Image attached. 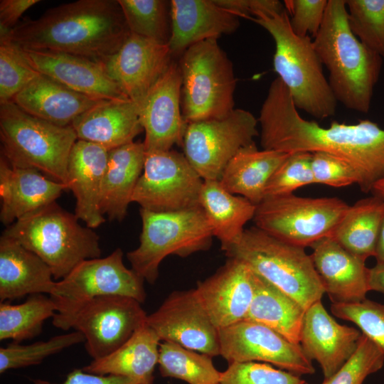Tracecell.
<instances>
[{"mask_svg": "<svg viewBox=\"0 0 384 384\" xmlns=\"http://www.w3.org/2000/svg\"><path fill=\"white\" fill-rule=\"evenodd\" d=\"M311 160L310 153L289 154L270 178L265 198L292 194L300 187L314 183Z\"/></svg>", "mask_w": 384, "mask_h": 384, "instance_id": "7bdbcfd3", "label": "cell"}, {"mask_svg": "<svg viewBox=\"0 0 384 384\" xmlns=\"http://www.w3.org/2000/svg\"><path fill=\"white\" fill-rule=\"evenodd\" d=\"M56 281L36 254L10 238H0V302L52 294Z\"/></svg>", "mask_w": 384, "mask_h": 384, "instance_id": "4316f807", "label": "cell"}, {"mask_svg": "<svg viewBox=\"0 0 384 384\" xmlns=\"http://www.w3.org/2000/svg\"><path fill=\"white\" fill-rule=\"evenodd\" d=\"M66 184L33 169L12 166L0 158V220L6 227L21 218L46 206L60 197Z\"/></svg>", "mask_w": 384, "mask_h": 384, "instance_id": "cb8c5ba5", "label": "cell"}, {"mask_svg": "<svg viewBox=\"0 0 384 384\" xmlns=\"http://www.w3.org/2000/svg\"><path fill=\"white\" fill-rule=\"evenodd\" d=\"M170 17L168 46L173 56H181L198 42L230 34L240 26L239 18L214 0H171Z\"/></svg>", "mask_w": 384, "mask_h": 384, "instance_id": "603a6c76", "label": "cell"}, {"mask_svg": "<svg viewBox=\"0 0 384 384\" xmlns=\"http://www.w3.org/2000/svg\"><path fill=\"white\" fill-rule=\"evenodd\" d=\"M384 198L373 195L349 206L331 237L352 254L364 260L375 256Z\"/></svg>", "mask_w": 384, "mask_h": 384, "instance_id": "836d02e7", "label": "cell"}, {"mask_svg": "<svg viewBox=\"0 0 384 384\" xmlns=\"http://www.w3.org/2000/svg\"><path fill=\"white\" fill-rule=\"evenodd\" d=\"M178 65L181 74V110L188 124L228 115L234 108L237 79L232 62L210 38L185 50Z\"/></svg>", "mask_w": 384, "mask_h": 384, "instance_id": "ba28073f", "label": "cell"}, {"mask_svg": "<svg viewBox=\"0 0 384 384\" xmlns=\"http://www.w3.org/2000/svg\"><path fill=\"white\" fill-rule=\"evenodd\" d=\"M40 74L21 46L8 38H0V103L12 101Z\"/></svg>", "mask_w": 384, "mask_h": 384, "instance_id": "ab89813d", "label": "cell"}, {"mask_svg": "<svg viewBox=\"0 0 384 384\" xmlns=\"http://www.w3.org/2000/svg\"><path fill=\"white\" fill-rule=\"evenodd\" d=\"M142 230L139 246L127 253L132 269L154 284L161 262L169 255L186 257L207 250L213 235L201 207L166 212L140 208Z\"/></svg>", "mask_w": 384, "mask_h": 384, "instance_id": "9c48e42d", "label": "cell"}, {"mask_svg": "<svg viewBox=\"0 0 384 384\" xmlns=\"http://www.w3.org/2000/svg\"><path fill=\"white\" fill-rule=\"evenodd\" d=\"M173 57L168 44L131 33L117 52L98 62L122 92L139 105L168 70Z\"/></svg>", "mask_w": 384, "mask_h": 384, "instance_id": "e0dca14e", "label": "cell"}, {"mask_svg": "<svg viewBox=\"0 0 384 384\" xmlns=\"http://www.w3.org/2000/svg\"><path fill=\"white\" fill-rule=\"evenodd\" d=\"M313 43L328 70V82L337 102L349 110L368 113L383 58L351 31L346 0H328L323 22Z\"/></svg>", "mask_w": 384, "mask_h": 384, "instance_id": "3957f363", "label": "cell"}, {"mask_svg": "<svg viewBox=\"0 0 384 384\" xmlns=\"http://www.w3.org/2000/svg\"><path fill=\"white\" fill-rule=\"evenodd\" d=\"M369 286L370 291L384 294V264L377 263L370 268Z\"/></svg>", "mask_w": 384, "mask_h": 384, "instance_id": "f907efd6", "label": "cell"}, {"mask_svg": "<svg viewBox=\"0 0 384 384\" xmlns=\"http://www.w3.org/2000/svg\"><path fill=\"white\" fill-rule=\"evenodd\" d=\"M300 375L259 362L228 364L220 384H305Z\"/></svg>", "mask_w": 384, "mask_h": 384, "instance_id": "ee69618b", "label": "cell"}, {"mask_svg": "<svg viewBox=\"0 0 384 384\" xmlns=\"http://www.w3.org/2000/svg\"><path fill=\"white\" fill-rule=\"evenodd\" d=\"M327 4L328 0L284 1L293 31L299 36L314 38L323 22Z\"/></svg>", "mask_w": 384, "mask_h": 384, "instance_id": "bcb514c9", "label": "cell"}, {"mask_svg": "<svg viewBox=\"0 0 384 384\" xmlns=\"http://www.w3.org/2000/svg\"><path fill=\"white\" fill-rule=\"evenodd\" d=\"M82 342H85L84 336L74 331L31 344L11 343L0 348V373L38 365L49 356Z\"/></svg>", "mask_w": 384, "mask_h": 384, "instance_id": "74e56055", "label": "cell"}, {"mask_svg": "<svg viewBox=\"0 0 384 384\" xmlns=\"http://www.w3.org/2000/svg\"><path fill=\"white\" fill-rule=\"evenodd\" d=\"M253 272L254 297L245 318L299 344L305 309L294 299Z\"/></svg>", "mask_w": 384, "mask_h": 384, "instance_id": "d6a6232c", "label": "cell"}, {"mask_svg": "<svg viewBox=\"0 0 384 384\" xmlns=\"http://www.w3.org/2000/svg\"><path fill=\"white\" fill-rule=\"evenodd\" d=\"M117 1L131 33L168 44L171 36L170 1Z\"/></svg>", "mask_w": 384, "mask_h": 384, "instance_id": "8d00e7d4", "label": "cell"}, {"mask_svg": "<svg viewBox=\"0 0 384 384\" xmlns=\"http://www.w3.org/2000/svg\"><path fill=\"white\" fill-rule=\"evenodd\" d=\"M212 358L175 343L163 341L159 346L158 365L162 377L188 384H220L222 372L214 366Z\"/></svg>", "mask_w": 384, "mask_h": 384, "instance_id": "d590c367", "label": "cell"}, {"mask_svg": "<svg viewBox=\"0 0 384 384\" xmlns=\"http://www.w3.org/2000/svg\"><path fill=\"white\" fill-rule=\"evenodd\" d=\"M223 251L228 258L245 263L305 310L325 294L304 247L283 242L255 226L245 229L240 240Z\"/></svg>", "mask_w": 384, "mask_h": 384, "instance_id": "52a82bcc", "label": "cell"}, {"mask_svg": "<svg viewBox=\"0 0 384 384\" xmlns=\"http://www.w3.org/2000/svg\"><path fill=\"white\" fill-rule=\"evenodd\" d=\"M305 384H310V383H308L306 382Z\"/></svg>", "mask_w": 384, "mask_h": 384, "instance_id": "db71d44e", "label": "cell"}, {"mask_svg": "<svg viewBox=\"0 0 384 384\" xmlns=\"http://www.w3.org/2000/svg\"><path fill=\"white\" fill-rule=\"evenodd\" d=\"M23 50L38 72L71 90L105 100L129 99L97 60L58 51Z\"/></svg>", "mask_w": 384, "mask_h": 384, "instance_id": "44dd1931", "label": "cell"}, {"mask_svg": "<svg viewBox=\"0 0 384 384\" xmlns=\"http://www.w3.org/2000/svg\"><path fill=\"white\" fill-rule=\"evenodd\" d=\"M349 206L336 197L293 193L266 197L256 206L255 226L287 243L306 247L331 237Z\"/></svg>", "mask_w": 384, "mask_h": 384, "instance_id": "30bf717a", "label": "cell"}, {"mask_svg": "<svg viewBox=\"0 0 384 384\" xmlns=\"http://www.w3.org/2000/svg\"><path fill=\"white\" fill-rule=\"evenodd\" d=\"M374 257L377 263L384 264V213L380 225Z\"/></svg>", "mask_w": 384, "mask_h": 384, "instance_id": "816d5d0a", "label": "cell"}, {"mask_svg": "<svg viewBox=\"0 0 384 384\" xmlns=\"http://www.w3.org/2000/svg\"><path fill=\"white\" fill-rule=\"evenodd\" d=\"M250 20L272 37L274 71L289 92L297 109L320 119L334 116L338 102L324 74L313 39L293 31L285 7L258 12Z\"/></svg>", "mask_w": 384, "mask_h": 384, "instance_id": "277c9868", "label": "cell"}, {"mask_svg": "<svg viewBox=\"0 0 384 384\" xmlns=\"http://www.w3.org/2000/svg\"><path fill=\"white\" fill-rule=\"evenodd\" d=\"M219 6L239 17L249 19L258 12L278 10L284 7L278 0H214Z\"/></svg>", "mask_w": 384, "mask_h": 384, "instance_id": "7dc6e473", "label": "cell"}, {"mask_svg": "<svg viewBox=\"0 0 384 384\" xmlns=\"http://www.w3.org/2000/svg\"><path fill=\"white\" fill-rule=\"evenodd\" d=\"M103 100L76 92L40 74L12 102L34 117L57 125L68 126Z\"/></svg>", "mask_w": 384, "mask_h": 384, "instance_id": "83f0119b", "label": "cell"}, {"mask_svg": "<svg viewBox=\"0 0 384 384\" xmlns=\"http://www.w3.org/2000/svg\"><path fill=\"white\" fill-rule=\"evenodd\" d=\"M78 220L53 202L7 226L1 236L36 254L60 280L82 261L101 257L99 235Z\"/></svg>", "mask_w": 384, "mask_h": 384, "instance_id": "5b68a950", "label": "cell"}, {"mask_svg": "<svg viewBox=\"0 0 384 384\" xmlns=\"http://www.w3.org/2000/svg\"><path fill=\"white\" fill-rule=\"evenodd\" d=\"M371 192L373 193V195H376L384 198V177L374 184Z\"/></svg>", "mask_w": 384, "mask_h": 384, "instance_id": "f5cc1de1", "label": "cell"}, {"mask_svg": "<svg viewBox=\"0 0 384 384\" xmlns=\"http://www.w3.org/2000/svg\"><path fill=\"white\" fill-rule=\"evenodd\" d=\"M348 21L353 35L384 58V0H346Z\"/></svg>", "mask_w": 384, "mask_h": 384, "instance_id": "f35d334b", "label": "cell"}, {"mask_svg": "<svg viewBox=\"0 0 384 384\" xmlns=\"http://www.w3.org/2000/svg\"><path fill=\"white\" fill-rule=\"evenodd\" d=\"M146 322L161 341L211 357L220 356L218 329L195 289L171 293L154 312L147 315Z\"/></svg>", "mask_w": 384, "mask_h": 384, "instance_id": "2e32d148", "label": "cell"}, {"mask_svg": "<svg viewBox=\"0 0 384 384\" xmlns=\"http://www.w3.org/2000/svg\"><path fill=\"white\" fill-rule=\"evenodd\" d=\"M146 316L137 300L108 295L92 299L66 313H55L52 324L62 330L80 332L87 354L95 360L119 348L146 323Z\"/></svg>", "mask_w": 384, "mask_h": 384, "instance_id": "8fae6325", "label": "cell"}, {"mask_svg": "<svg viewBox=\"0 0 384 384\" xmlns=\"http://www.w3.org/2000/svg\"><path fill=\"white\" fill-rule=\"evenodd\" d=\"M220 356L228 364L262 362L298 375L315 373L300 344L260 323L244 319L218 329Z\"/></svg>", "mask_w": 384, "mask_h": 384, "instance_id": "9a60e30c", "label": "cell"}, {"mask_svg": "<svg viewBox=\"0 0 384 384\" xmlns=\"http://www.w3.org/2000/svg\"><path fill=\"white\" fill-rule=\"evenodd\" d=\"M335 316L355 324L384 353V304L365 299L353 303H332Z\"/></svg>", "mask_w": 384, "mask_h": 384, "instance_id": "60d3db41", "label": "cell"}, {"mask_svg": "<svg viewBox=\"0 0 384 384\" xmlns=\"http://www.w3.org/2000/svg\"><path fill=\"white\" fill-rule=\"evenodd\" d=\"M146 151L143 142H131L109 151L100 198V210L110 220L127 215L142 174Z\"/></svg>", "mask_w": 384, "mask_h": 384, "instance_id": "f1b7e54d", "label": "cell"}, {"mask_svg": "<svg viewBox=\"0 0 384 384\" xmlns=\"http://www.w3.org/2000/svg\"><path fill=\"white\" fill-rule=\"evenodd\" d=\"M123 255L117 248L105 257L84 260L57 281L50 295L56 313H66L92 299L108 295L128 297L144 303V279L125 266Z\"/></svg>", "mask_w": 384, "mask_h": 384, "instance_id": "4fadbf2b", "label": "cell"}, {"mask_svg": "<svg viewBox=\"0 0 384 384\" xmlns=\"http://www.w3.org/2000/svg\"><path fill=\"white\" fill-rule=\"evenodd\" d=\"M200 206L222 250L240 240L256 210L248 199L230 193L215 180L203 181Z\"/></svg>", "mask_w": 384, "mask_h": 384, "instance_id": "1f68e13d", "label": "cell"}, {"mask_svg": "<svg viewBox=\"0 0 384 384\" xmlns=\"http://www.w3.org/2000/svg\"><path fill=\"white\" fill-rule=\"evenodd\" d=\"M262 149L287 154L324 152L351 164L359 187L372 191L384 177V129L370 120L354 124L334 121L328 127L304 119L277 77L270 84L257 119Z\"/></svg>", "mask_w": 384, "mask_h": 384, "instance_id": "6da1fadb", "label": "cell"}, {"mask_svg": "<svg viewBox=\"0 0 384 384\" xmlns=\"http://www.w3.org/2000/svg\"><path fill=\"white\" fill-rule=\"evenodd\" d=\"M203 183L183 153L174 150L146 153L132 202L155 212L201 207Z\"/></svg>", "mask_w": 384, "mask_h": 384, "instance_id": "5bb4252c", "label": "cell"}, {"mask_svg": "<svg viewBox=\"0 0 384 384\" xmlns=\"http://www.w3.org/2000/svg\"><path fill=\"white\" fill-rule=\"evenodd\" d=\"M57 311L52 298L43 294L30 295L19 304L0 303V340L20 343L38 336L44 322Z\"/></svg>", "mask_w": 384, "mask_h": 384, "instance_id": "e575fe53", "label": "cell"}, {"mask_svg": "<svg viewBox=\"0 0 384 384\" xmlns=\"http://www.w3.org/2000/svg\"><path fill=\"white\" fill-rule=\"evenodd\" d=\"M311 168L314 183L339 188L360 183V177L351 164L327 153L311 154Z\"/></svg>", "mask_w": 384, "mask_h": 384, "instance_id": "f6af8a7d", "label": "cell"}, {"mask_svg": "<svg viewBox=\"0 0 384 384\" xmlns=\"http://www.w3.org/2000/svg\"><path fill=\"white\" fill-rule=\"evenodd\" d=\"M310 255L321 282L332 303H353L366 299L370 269L366 260L346 250L332 238L312 246Z\"/></svg>", "mask_w": 384, "mask_h": 384, "instance_id": "7402d4cb", "label": "cell"}, {"mask_svg": "<svg viewBox=\"0 0 384 384\" xmlns=\"http://www.w3.org/2000/svg\"><path fill=\"white\" fill-rule=\"evenodd\" d=\"M78 139L109 151L133 142L144 129L137 105L129 99L103 100L71 124Z\"/></svg>", "mask_w": 384, "mask_h": 384, "instance_id": "484cf974", "label": "cell"}, {"mask_svg": "<svg viewBox=\"0 0 384 384\" xmlns=\"http://www.w3.org/2000/svg\"><path fill=\"white\" fill-rule=\"evenodd\" d=\"M160 341V338L146 322L114 352L92 360L82 369L99 375L126 377L137 384H154Z\"/></svg>", "mask_w": 384, "mask_h": 384, "instance_id": "f546056e", "label": "cell"}, {"mask_svg": "<svg viewBox=\"0 0 384 384\" xmlns=\"http://www.w3.org/2000/svg\"><path fill=\"white\" fill-rule=\"evenodd\" d=\"M130 34L117 0H79L24 21L4 38L23 49L63 52L98 61L117 52Z\"/></svg>", "mask_w": 384, "mask_h": 384, "instance_id": "7a4b0ae2", "label": "cell"}, {"mask_svg": "<svg viewBox=\"0 0 384 384\" xmlns=\"http://www.w3.org/2000/svg\"><path fill=\"white\" fill-rule=\"evenodd\" d=\"M1 156L12 166L33 169L68 186V163L78 140L72 125L34 117L9 101L0 103Z\"/></svg>", "mask_w": 384, "mask_h": 384, "instance_id": "8992f818", "label": "cell"}, {"mask_svg": "<svg viewBox=\"0 0 384 384\" xmlns=\"http://www.w3.org/2000/svg\"><path fill=\"white\" fill-rule=\"evenodd\" d=\"M257 123L242 109H234L223 118L188 123L181 144L183 154L203 181H219L231 159L255 143Z\"/></svg>", "mask_w": 384, "mask_h": 384, "instance_id": "7c38bea8", "label": "cell"}, {"mask_svg": "<svg viewBox=\"0 0 384 384\" xmlns=\"http://www.w3.org/2000/svg\"><path fill=\"white\" fill-rule=\"evenodd\" d=\"M109 150L78 139L68 163V187L75 196V215L90 228L105 221L100 210L102 184L107 166Z\"/></svg>", "mask_w": 384, "mask_h": 384, "instance_id": "d4e9b609", "label": "cell"}, {"mask_svg": "<svg viewBox=\"0 0 384 384\" xmlns=\"http://www.w3.org/2000/svg\"><path fill=\"white\" fill-rule=\"evenodd\" d=\"M361 335L357 329L338 324L319 300L305 311L299 344L311 361L318 362L326 379L353 356Z\"/></svg>", "mask_w": 384, "mask_h": 384, "instance_id": "ffe728a7", "label": "cell"}, {"mask_svg": "<svg viewBox=\"0 0 384 384\" xmlns=\"http://www.w3.org/2000/svg\"><path fill=\"white\" fill-rule=\"evenodd\" d=\"M384 364V353L362 334L353 356L333 375L321 384H363Z\"/></svg>", "mask_w": 384, "mask_h": 384, "instance_id": "b9f144b4", "label": "cell"}, {"mask_svg": "<svg viewBox=\"0 0 384 384\" xmlns=\"http://www.w3.org/2000/svg\"><path fill=\"white\" fill-rule=\"evenodd\" d=\"M195 290L213 324L220 329L245 319L254 297L253 272L245 263L228 258Z\"/></svg>", "mask_w": 384, "mask_h": 384, "instance_id": "d6986e66", "label": "cell"}, {"mask_svg": "<svg viewBox=\"0 0 384 384\" xmlns=\"http://www.w3.org/2000/svg\"><path fill=\"white\" fill-rule=\"evenodd\" d=\"M33 384H137L131 379L114 375H99L84 371L82 368H75L70 372L65 380L60 383L36 379Z\"/></svg>", "mask_w": 384, "mask_h": 384, "instance_id": "c3c4849f", "label": "cell"}, {"mask_svg": "<svg viewBox=\"0 0 384 384\" xmlns=\"http://www.w3.org/2000/svg\"><path fill=\"white\" fill-rule=\"evenodd\" d=\"M288 155L278 151L259 150L254 143L241 149L231 159L219 181L230 193L257 206L265 198L270 178Z\"/></svg>", "mask_w": 384, "mask_h": 384, "instance_id": "4dcf8cb0", "label": "cell"}, {"mask_svg": "<svg viewBox=\"0 0 384 384\" xmlns=\"http://www.w3.org/2000/svg\"><path fill=\"white\" fill-rule=\"evenodd\" d=\"M181 83L179 65L173 60L137 105L146 153L169 151L174 144H182L187 123L181 109Z\"/></svg>", "mask_w": 384, "mask_h": 384, "instance_id": "ac0fdd59", "label": "cell"}, {"mask_svg": "<svg viewBox=\"0 0 384 384\" xmlns=\"http://www.w3.org/2000/svg\"><path fill=\"white\" fill-rule=\"evenodd\" d=\"M38 0H1L0 38L7 36L21 15Z\"/></svg>", "mask_w": 384, "mask_h": 384, "instance_id": "681fc988", "label": "cell"}]
</instances>
